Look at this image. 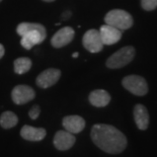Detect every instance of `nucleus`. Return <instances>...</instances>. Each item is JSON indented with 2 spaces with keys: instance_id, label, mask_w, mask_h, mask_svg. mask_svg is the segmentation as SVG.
I'll return each mask as SVG.
<instances>
[{
  "instance_id": "obj_1",
  "label": "nucleus",
  "mask_w": 157,
  "mask_h": 157,
  "mask_svg": "<svg viewBox=\"0 0 157 157\" xmlns=\"http://www.w3.org/2000/svg\"><path fill=\"white\" fill-rule=\"evenodd\" d=\"M92 142L109 154H119L126 149L128 140L116 127L106 124H96L90 132Z\"/></svg>"
},
{
  "instance_id": "obj_2",
  "label": "nucleus",
  "mask_w": 157,
  "mask_h": 157,
  "mask_svg": "<svg viewBox=\"0 0 157 157\" xmlns=\"http://www.w3.org/2000/svg\"><path fill=\"white\" fill-rule=\"evenodd\" d=\"M16 32L21 36V46L26 50H31L36 45L42 44L47 38L46 28L41 23L21 22L16 28Z\"/></svg>"
},
{
  "instance_id": "obj_3",
  "label": "nucleus",
  "mask_w": 157,
  "mask_h": 157,
  "mask_svg": "<svg viewBox=\"0 0 157 157\" xmlns=\"http://www.w3.org/2000/svg\"><path fill=\"white\" fill-rule=\"evenodd\" d=\"M105 22L113 28L120 29V31H126L132 28L134 21L132 15L129 12L123 9H113L106 13L105 16Z\"/></svg>"
},
{
  "instance_id": "obj_4",
  "label": "nucleus",
  "mask_w": 157,
  "mask_h": 157,
  "mask_svg": "<svg viewBox=\"0 0 157 157\" xmlns=\"http://www.w3.org/2000/svg\"><path fill=\"white\" fill-rule=\"evenodd\" d=\"M135 54L136 51L134 47L126 46L116 53H113L112 56H109V59L106 60L105 65L106 67L111 69H119L125 67L133 61Z\"/></svg>"
},
{
  "instance_id": "obj_5",
  "label": "nucleus",
  "mask_w": 157,
  "mask_h": 157,
  "mask_svg": "<svg viewBox=\"0 0 157 157\" xmlns=\"http://www.w3.org/2000/svg\"><path fill=\"white\" fill-rule=\"evenodd\" d=\"M122 84L129 92L137 96H144L148 93V84L144 77L139 75H128L122 80Z\"/></svg>"
},
{
  "instance_id": "obj_6",
  "label": "nucleus",
  "mask_w": 157,
  "mask_h": 157,
  "mask_svg": "<svg viewBox=\"0 0 157 157\" xmlns=\"http://www.w3.org/2000/svg\"><path fill=\"white\" fill-rule=\"evenodd\" d=\"M83 47L90 53H98L103 49V43L101 41L99 32L96 29H89L82 38Z\"/></svg>"
},
{
  "instance_id": "obj_7",
  "label": "nucleus",
  "mask_w": 157,
  "mask_h": 157,
  "mask_svg": "<svg viewBox=\"0 0 157 157\" xmlns=\"http://www.w3.org/2000/svg\"><path fill=\"white\" fill-rule=\"evenodd\" d=\"M36 92L31 86L29 85H16L11 91L12 101L15 105H25L35 98Z\"/></svg>"
},
{
  "instance_id": "obj_8",
  "label": "nucleus",
  "mask_w": 157,
  "mask_h": 157,
  "mask_svg": "<svg viewBox=\"0 0 157 157\" xmlns=\"http://www.w3.org/2000/svg\"><path fill=\"white\" fill-rule=\"evenodd\" d=\"M61 76V71L59 69L49 68L43 71L38 77H36V83L40 88L46 89L51 86L55 85Z\"/></svg>"
},
{
  "instance_id": "obj_9",
  "label": "nucleus",
  "mask_w": 157,
  "mask_h": 157,
  "mask_svg": "<svg viewBox=\"0 0 157 157\" xmlns=\"http://www.w3.org/2000/svg\"><path fill=\"white\" fill-rule=\"evenodd\" d=\"M74 29L70 26H64L60 29L56 34L53 36L51 40V44L54 48H62L66 45L70 44L74 38Z\"/></svg>"
},
{
  "instance_id": "obj_10",
  "label": "nucleus",
  "mask_w": 157,
  "mask_h": 157,
  "mask_svg": "<svg viewBox=\"0 0 157 157\" xmlns=\"http://www.w3.org/2000/svg\"><path fill=\"white\" fill-rule=\"evenodd\" d=\"M76 138L72 133H70L68 131H58L54 136V146L56 147V149L60 150V151H66L69 150L70 148H72V146L75 144Z\"/></svg>"
},
{
  "instance_id": "obj_11",
  "label": "nucleus",
  "mask_w": 157,
  "mask_h": 157,
  "mask_svg": "<svg viewBox=\"0 0 157 157\" xmlns=\"http://www.w3.org/2000/svg\"><path fill=\"white\" fill-rule=\"evenodd\" d=\"M98 32L103 45L106 46H111L118 43L122 39L123 36L122 31H120V29L113 28V26L109 25H106V23L101 26V29Z\"/></svg>"
},
{
  "instance_id": "obj_12",
  "label": "nucleus",
  "mask_w": 157,
  "mask_h": 157,
  "mask_svg": "<svg viewBox=\"0 0 157 157\" xmlns=\"http://www.w3.org/2000/svg\"><path fill=\"white\" fill-rule=\"evenodd\" d=\"M63 127L66 131H68L72 134H78L83 129L85 128V121L82 117L72 115L67 116L63 119Z\"/></svg>"
},
{
  "instance_id": "obj_13",
  "label": "nucleus",
  "mask_w": 157,
  "mask_h": 157,
  "mask_svg": "<svg viewBox=\"0 0 157 157\" xmlns=\"http://www.w3.org/2000/svg\"><path fill=\"white\" fill-rule=\"evenodd\" d=\"M133 115H134V120L136 123L137 128L141 131H145L149 127V113L147 111L146 106H144L141 103L135 105L134 111H133Z\"/></svg>"
},
{
  "instance_id": "obj_14",
  "label": "nucleus",
  "mask_w": 157,
  "mask_h": 157,
  "mask_svg": "<svg viewBox=\"0 0 157 157\" xmlns=\"http://www.w3.org/2000/svg\"><path fill=\"white\" fill-rule=\"evenodd\" d=\"M47 135V132L44 128H36L29 125L23 126L21 130V136L28 141H42Z\"/></svg>"
},
{
  "instance_id": "obj_15",
  "label": "nucleus",
  "mask_w": 157,
  "mask_h": 157,
  "mask_svg": "<svg viewBox=\"0 0 157 157\" xmlns=\"http://www.w3.org/2000/svg\"><path fill=\"white\" fill-rule=\"evenodd\" d=\"M88 101L95 108H105L111 101V95L105 89H95L90 92Z\"/></svg>"
},
{
  "instance_id": "obj_16",
  "label": "nucleus",
  "mask_w": 157,
  "mask_h": 157,
  "mask_svg": "<svg viewBox=\"0 0 157 157\" xmlns=\"http://www.w3.org/2000/svg\"><path fill=\"white\" fill-rule=\"evenodd\" d=\"M18 123V118L13 112H4L0 117V126L3 129H11Z\"/></svg>"
},
{
  "instance_id": "obj_17",
  "label": "nucleus",
  "mask_w": 157,
  "mask_h": 157,
  "mask_svg": "<svg viewBox=\"0 0 157 157\" xmlns=\"http://www.w3.org/2000/svg\"><path fill=\"white\" fill-rule=\"evenodd\" d=\"M32 60L28 57L17 58L14 61V71L17 74H25V73L29 71V69L32 68Z\"/></svg>"
},
{
  "instance_id": "obj_18",
  "label": "nucleus",
  "mask_w": 157,
  "mask_h": 157,
  "mask_svg": "<svg viewBox=\"0 0 157 157\" xmlns=\"http://www.w3.org/2000/svg\"><path fill=\"white\" fill-rule=\"evenodd\" d=\"M141 6L146 11H152L157 8V0H141Z\"/></svg>"
},
{
  "instance_id": "obj_19",
  "label": "nucleus",
  "mask_w": 157,
  "mask_h": 157,
  "mask_svg": "<svg viewBox=\"0 0 157 157\" xmlns=\"http://www.w3.org/2000/svg\"><path fill=\"white\" fill-rule=\"evenodd\" d=\"M40 113H41V109H40V106L38 105H35L31 109H29V116L32 120H36L39 118Z\"/></svg>"
},
{
  "instance_id": "obj_20",
  "label": "nucleus",
  "mask_w": 157,
  "mask_h": 157,
  "mask_svg": "<svg viewBox=\"0 0 157 157\" xmlns=\"http://www.w3.org/2000/svg\"><path fill=\"white\" fill-rule=\"evenodd\" d=\"M70 16H71V12H70V11H65V12H63V14H62V19L66 21V19L70 18Z\"/></svg>"
},
{
  "instance_id": "obj_21",
  "label": "nucleus",
  "mask_w": 157,
  "mask_h": 157,
  "mask_svg": "<svg viewBox=\"0 0 157 157\" xmlns=\"http://www.w3.org/2000/svg\"><path fill=\"white\" fill-rule=\"evenodd\" d=\"M4 53H5L4 47H3V45L0 44V59H1L3 56H4Z\"/></svg>"
},
{
  "instance_id": "obj_22",
  "label": "nucleus",
  "mask_w": 157,
  "mask_h": 157,
  "mask_svg": "<svg viewBox=\"0 0 157 157\" xmlns=\"http://www.w3.org/2000/svg\"><path fill=\"white\" fill-rule=\"evenodd\" d=\"M72 56H73V58H77V57H78V53L76 52V53H74V54H73Z\"/></svg>"
},
{
  "instance_id": "obj_23",
  "label": "nucleus",
  "mask_w": 157,
  "mask_h": 157,
  "mask_svg": "<svg viewBox=\"0 0 157 157\" xmlns=\"http://www.w3.org/2000/svg\"><path fill=\"white\" fill-rule=\"evenodd\" d=\"M43 1H45V2H53V1H55V0H43Z\"/></svg>"
},
{
  "instance_id": "obj_24",
  "label": "nucleus",
  "mask_w": 157,
  "mask_h": 157,
  "mask_svg": "<svg viewBox=\"0 0 157 157\" xmlns=\"http://www.w3.org/2000/svg\"><path fill=\"white\" fill-rule=\"evenodd\" d=\"M1 1H2V0H0V2H1Z\"/></svg>"
}]
</instances>
